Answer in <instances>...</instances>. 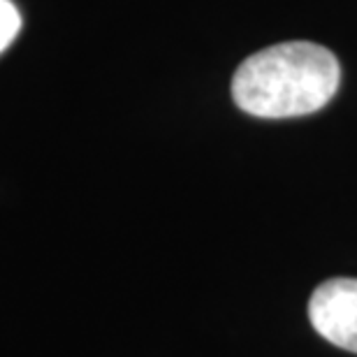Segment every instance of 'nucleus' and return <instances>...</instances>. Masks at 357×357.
I'll use <instances>...</instances> for the list:
<instances>
[{"mask_svg":"<svg viewBox=\"0 0 357 357\" xmlns=\"http://www.w3.org/2000/svg\"><path fill=\"white\" fill-rule=\"evenodd\" d=\"M339 61L316 42H283L248 56L232 77V100L258 119L313 114L337 96Z\"/></svg>","mask_w":357,"mask_h":357,"instance_id":"f257e3e1","label":"nucleus"},{"mask_svg":"<svg viewBox=\"0 0 357 357\" xmlns=\"http://www.w3.org/2000/svg\"><path fill=\"white\" fill-rule=\"evenodd\" d=\"M21 31V14L12 0H0V54L17 40Z\"/></svg>","mask_w":357,"mask_h":357,"instance_id":"7ed1b4c3","label":"nucleus"},{"mask_svg":"<svg viewBox=\"0 0 357 357\" xmlns=\"http://www.w3.org/2000/svg\"><path fill=\"white\" fill-rule=\"evenodd\" d=\"M309 320L330 344L357 353V278H330L309 299Z\"/></svg>","mask_w":357,"mask_h":357,"instance_id":"f03ea898","label":"nucleus"}]
</instances>
